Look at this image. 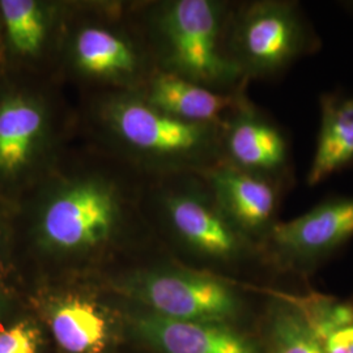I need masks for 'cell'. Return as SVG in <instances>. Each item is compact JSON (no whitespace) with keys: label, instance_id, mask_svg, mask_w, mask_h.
Here are the masks:
<instances>
[{"label":"cell","instance_id":"1","mask_svg":"<svg viewBox=\"0 0 353 353\" xmlns=\"http://www.w3.org/2000/svg\"><path fill=\"white\" fill-rule=\"evenodd\" d=\"M224 8L212 0H176L165 6L159 29L172 74L210 89L243 77L223 49Z\"/></svg>","mask_w":353,"mask_h":353},{"label":"cell","instance_id":"2","mask_svg":"<svg viewBox=\"0 0 353 353\" xmlns=\"http://www.w3.org/2000/svg\"><path fill=\"white\" fill-rule=\"evenodd\" d=\"M319 46V38L297 3L265 0L241 12L229 57L243 77H272Z\"/></svg>","mask_w":353,"mask_h":353},{"label":"cell","instance_id":"3","mask_svg":"<svg viewBox=\"0 0 353 353\" xmlns=\"http://www.w3.org/2000/svg\"><path fill=\"white\" fill-rule=\"evenodd\" d=\"M110 185L94 178L77 179L57 190L41 214V234L58 250H84L108 240L121 207Z\"/></svg>","mask_w":353,"mask_h":353},{"label":"cell","instance_id":"4","mask_svg":"<svg viewBox=\"0 0 353 353\" xmlns=\"http://www.w3.org/2000/svg\"><path fill=\"white\" fill-rule=\"evenodd\" d=\"M353 237V196L323 201L310 211L276 223L265 236L280 270L310 272Z\"/></svg>","mask_w":353,"mask_h":353},{"label":"cell","instance_id":"5","mask_svg":"<svg viewBox=\"0 0 353 353\" xmlns=\"http://www.w3.org/2000/svg\"><path fill=\"white\" fill-rule=\"evenodd\" d=\"M108 117L115 134L127 145L156 157L202 156L214 145L217 134V125L181 121L135 99L114 101Z\"/></svg>","mask_w":353,"mask_h":353},{"label":"cell","instance_id":"6","mask_svg":"<svg viewBox=\"0 0 353 353\" xmlns=\"http://www.w3.org/2000/svg\"><path fill=\"white\" fill-rule=\"evenodd\" d=\"M139 290L161 316L176 321L221 323L237 313L240 303L224 281L195 272L153 274Z\"/></svg>","mask_w":353,"mask_h":353},{"label":"cell","instance_id":"7","mask_svg":"<svg viewBox=\"0 0 353 353\" xmlns=\"http://www.w3.org/2000/svg\"><path fill=\"white\" fill-rule=\"evenodd\" d=\"M242 100L239 97L237 113L225 130L230 165L284 188L292 176L288 140L276 123Z\"/></svg>","mask_w":353,"mask_h":353},{"label":"cell","instance_id":"8","mask_svg":"<svg viewBox=\"0 0 353 353\" xmlns=\"http://www.w3.org/2000/svg\"><path fill=\"white\" fill-rule=\"evenodd\" d=\"M210 183L216 205L241 233L262 234L265 239L278 223L284 188L276 182L229 164L212 170Z\"/></svg>","mask_w":353,"mask_h":353},{"label":"cell","instance_id":"9","mask_svg":"<svg viewBox=\"0 0 353 353\" xmlns=\"http://www.w3.org/2000/svg\"><path fill=\"white\" fill-rule=\"evenodd\" d=\"M176 233L196 252L216 259H229L241 250L240 230L221 214L214 198L199 192H181L166 202Z\"/></svg>","mask_w":353,"mask_h":353},{"label":"cell","instance_id":"10","mask_svg":"<svg viewBox=\"0 0 353 353\" xmlns=\"http://www.w3.org/2000/svg\"><path fill=\"white\" fill-rule=\"evenodd\" d=\"M321 127L306 176L309 188L353 164V94L323 93L319 99Z\"/></svg>","mask_w":353,"mask_h":353},{"label":"cell","instance_id":"11","mask_svg":"<svg viewBox=\"0 0 353 353\" xmlns=\"http://www.w3.org/2000/svg\"><path fill=\"white\" fill-rule=\"evenodd\" d=\"M140 330L165 353H256L252 341L219 322L150 316Z\"/></svg>","mask_w":353,"mask_h":353},{"label":"cell","instance_id":"12","mask_svg":"<svg viewBox=\"0 0 353 353\" xmlns=\"http://www.w3.org/2000/svg\"><path fill=\"white\" fill-rule=\"evenodd\" d=\"M45 132L46 115L37 101L12 96L0 102V173L14 176L26 169Z\"/></svg>","mask_w":353,"mask_h":353},{"label":"cell","instance_id":"13","mask_svg":"<svg viewBox=\"0 0 353 353\" xmlns=\"http://www.w3.org/2000/svg\"><path fill=\"white\" fill-rule=\"evenodd\" d=\"M237 100L239 97L217 93L181 76L165 72L153 79L145 102L181 121L217 125L221 114L233 109Z\"/></svg>","mask_w":353,"mask_h":353},{"label":"cell","instance_id":"14","mask_svg":"<svg viewBox=\"0 0 353 353\" xmlns=\"http://www.w3.org/2000/svg\"><path fill=\"white\" fill-rule=\"evenodd\" d=\"M72 58L79 71L93 77H122L135 71L138 58L126 39L101 26H85L77 32Z\"/></svg>","mask_w":353,"mask_h":353},{"label":"cell","instance_id":"15","mask_svg":"<svg viewBox=\"0 0 353 353\" xmlns=\"http://www.w3.org/2000/svg\"><path fill=\"white\" fill-rule=\"evenodd\" d=\"M290 296L323 353H353V300L325 294Z\"/></svg>","mask_w":353,"mask_h":353},{"label":"cell","instance_id":"16","mask_svg":"<svg viewBox=\"0 0 353 353\" xmlns=\"http://www.w3.org/2000/svg\"><path fill=\"white\" fill-rule=\"evenodd\" d=\"M50 326L57 343L68 353H100L108 341L101 312L81 299H68L52 307Z\"/></svg>","mask_w":353,"mask_h":353},{"label":"cell","instance_id":"17","mask_svg":"<svg viewBox=\"0 0 353 353\" xmlns=\"http://www.w3.org/2000/svg\"><path fill=\"white\" fill-rule=\"evenodd\" d=\"M268 343L271 353H323L300 309L283 293L270 310Z\"/></svg>","mask_w":353,"mask_h":353},{"label":"cell","instance_id":"18","mask_svg":"<svg viewBox=\"0 0 353 353\" xmlns=\"http://www.w3.org/2000/svg\"><path fill=\"white\" fill-rule=\"evenodd\" d=\"M8 39L13 49L23 55H34L42 49L48 36V14L33 0L0 1Z\"/></svg>","mask_w":353,"mask_h":353},{"label":"cell","instance_id":"19","mask_svg":"<svg viewBox=\"0 0 353 353\" xmlns=\"http://www.w3.org/2000/svg\"><path fill=\"white\" fill-rule=\"evenodd\" d=\"M39 332L28 322H20L0 332V353H38Z\"/></svg>","mask_w":353,"mask_h":353}]
</instances>
